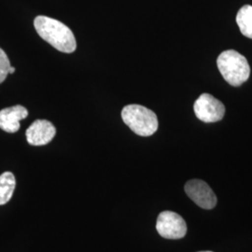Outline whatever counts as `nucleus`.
I'll return each mask as SVG.
<instances>
[{
	"instance_id": "f257e3e1",
	"label": "nucleus",
	"mask_w": 252,
	"mask_h": 252,
	"mask_svg": "<svg viewBox=\"0 0 252 252\" xmlns=\"http://www.w3.org/2000/svg\"><path fill=\"white\" fill-rule=\"evenodd\" d=\"M37 34L59 52L71 54L77 48L71 29L55 19L37 16L34 21Z\"/></svg>"
},
{
	"instance_id": "f03ea898",
	"label": "nucleus",
	"mask_w": 252,
	"mask_h": 252,
	"mask_svg": "<svg viewBox=\"0 0 252 252\" xmlns=\"http://www.w3.org/2000/svg\"><path fill=\"white\" fill-rule=\"evenodd\" d=\"M218 68L223 79L232 86H240L249 80L251 66L242 54L234 50H228L219 55Z\"/></svg>"
},
{
	"instance_id": "7ed1b4c3",
	"label": "nucleus",
	"mask_w": 252,
	"mask_h": 252,
	"mask_svg": "<svg viewBox=\"0 0 252 252\" xmlns=\"http://www.w3.org/2000/svg\"><path fill=\"white\" fill-rule=\"evenodd\" d=\"M122 118L126 126L135 134L150 136L158 129V119L153 110L140 105H128L122 111Z\"/></svg>"
},
{
	"instance_id": "20e7f679",
	"label": "nucleus",
	"mask_w": 252,
	"mask_h": 252,
	"mask_svg": "<svg viewBox=\"0 0 252 252\" xmlns=\"http://www.w3.org/2000/svg\"><path fill=\"white\" fill-rule=\"evenodd\" d=\"M195 116L204 123H216L225 114L224 105L209 94H202L193 105Z\"/></svg>"
},
{
	"instance_id": "39448f33",
	"label": "nucleus",
	"mask_w": 252,
	"mask_h": 252,
	"mask_svg": "<svg viewBox=\"0 0 252 252\" xmlns=\"http://www.w3.org/2000/svg\"><path fill=\"white\" fill-rule=\"evenodd\" d=\"M156 229L159 234L166 239H180L187 233V225L182 217L172 212H161L157 219Z\"/></svg>"
},
{
	"instance_id": "423d86ee",
	"label": "nucleus",
	"mask_w": 252,
	"mask_h": 252,
	"mask_svg": "<svg viewBox=\"0 0 252 252\" xmlns=\"http://www.w3.org/2000/svg\"><path fill=\"white\" fill-rule=\"evenodd\" d=\"M185 192L197 206L204 209H212L217 205V197L207 182L191 180L185 184Z\"/></svg>"
},
{
	"instance_id": "0eeeda50",
	"label": "nucleus",
	"mask_w": 252,
	"mask_h": 252,
	"mask_svg": "<svg viewBox=\"0 0 252 252\" xmlns=\"http://www.w3.org/2000/svg\"><path fill=\"white\" fill-rule=\"evenodd\" d=\"M56 134L54 125L46 120H36L27 130V142L32 146L50 143Z\"/></svg>"
},
{
	"instance_id": "6e6552de",
	"label": "nucleus",
	"mask_w": 252,
	"mask_h": 252,
	"mask_svg": "<svg viewBox=\"0 0 252 252\" xmlns=\"http://www.w3.org/2000/svg\"><path fill=\"white\" fill-rule=\"evenodd\" d=\"M28 116L27 108L21 105L0 110V128L7 133H16L20 129V121Z\"/></svg>"
},
{
	"instance_id": "1a4fd4ad",
	"label": "nucleus",
	"mask_w": 252,
	"mask_h": 252,
	"mask_svg": "<svg viewBox=\"0 0 252 252\" xmlns=\"http://www.w3.org/2000/svg\"><path fill=\"white\" fill-rule=\"evenodd\" d=\"M16 186L15 177L11 172H5L0 176V206L9 202Z\"/></svg>"
},
{
	"instance_id": "9d476101",
	"label": "nucleus",
	"mask_w": 252,
	"mask_h": 252,
	"mask_svg": "<svg viewBox=\"0 0 252 252\" xmlns=\"http://www.w3.org/2000/svg\"><path fill=\"white\" fill-rule=\"evenodd\" d=\"M236 23L244 36L252 38V6L246 5L239 9Z\"/></svg>"
},
{
	"instance_id": "9b49d317",
	"label": "nucleus",
	"mask_w": 252,
	"mask_h": 252,
	"mask_svg": "<svg viewBox=\"0 0 252 252\" xmlns=\"http://www.w3.org/2000/svg\"><path fill=\"white\" fill-rule=\"evenodd\" d=\"M10 66L11 65L8 55L0 48V83L6 80L9 74Z\"/></svg>"
},
{
	"instance_id": "f8f14e48",
	"label": "nucleus",
	"mask_w": 252,
	"mask_h": 252,
	"mask_svg": "<svg viewBox=\"0 0 252 252\" xmlns=\"http://www.w3.org/2000/svg\"><path fill=\"white\" fill-rule=\"evenodd\" d=\"M14 72H15V67L10 66V68H9V74H13Z\"/></svg>"
},
{
	"instance_id": "ddd939ff",
	"label": "nucleus",
	"mask_w": 252,
	"mask_h": 252,
	"mask_svg": "<svg viewBox=\"0 0 252 252\" xmlns=\"http://www.w3.org/2000/svg\"></svg>"
}]
</instances>
